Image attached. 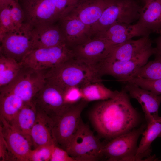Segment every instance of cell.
<instances>
[{
    "mask_svg": "<svg viewBox=\"0 0 161 161\" xmlns=\"http://www.w3.org/2000/svg\"><path fill=\"white\" fill-rule=\"evenodd\" d=\"M123 89L114 97L101 101L90 115L96 131L101 137L111 140L131 131L138 125L140 117Z\"/></svg>",
    "mask_w": 161,
    "mask_h": 161,
    "instance_id": "1",
    "label": "cell"
},
{
    "mask_svg": "<svg viewBox=\"0 0 161 161\" xmlns=\"http://www.w3.org/2000/svg\"><path fill=\"white\" fill-rule=\"evenodd\" d=\"M45 77L47 82L64 91L71 87L81 88L102 80L98 70L75 57L46 70Z\"/></svg>",
    "mask_w": 161,
    "mask_h": 161,
    "instance_id": "2",
    "label": "cell"
},
{
    "mask_svg": "<svg viewBox=\"0 0 161 161\" xmlns=\"http://www.w3.org/2000/svg\"><path fill=\"white\" fill-rule=\"evenodd\" d=\"M103 145L82 120L65 150L76 161H94L102 158Z\"/></svg>",
    "mask_w": 161,
    "mask_h": 161,
    "instance_id": "3",
    "label": "cell"
},
{
    "mask_svg": "<svg viewBox=\"0 0 161 161\" xmlns=\"http://www.w3.org/2000/svg\"><path fill=\"white\" fill-rule=\"evenodd\" d=\"M46 71L36 70L22 64L16 76L9 84L0 88V92L14 94L25 103L31 102L46 82Z\"/></svg>",
    "mask_w": 161,
    "mask_h": 161,
    "instance_id": "4",
    "label": "cell"
},
{
    "mask_svg": "<svg viewBox=\"0 0 161 161\" xmlns=\"http://www.w3.org/2000/svg\"><path fill=\"white\" fill-rule=\"evenodd\" d=\"M146 126L142 125L111 140L103 145L102 158L111 161H136L138 140Z\"/></svg>",
    "mask_w": 161,
    "mask_h": 161,
    "instance_id": "5",
    "label": "cell"
},
{
    "mask_svg": "<svg viewBox=\"0 0 161 161\" xmlns=\"http://www.w3.org/2000/svg\"><path fill=\"white\" fill-rule=\"evenodd\" d=\"M87 103L82 100L68 105L54 122L53 132L57 145L66 150L82 120L81 114Z\"/></svg>",
    "mask_w": 161,
    "mask_h": 161,
    "instance_id": "6",
    "label": "cell"
},
{
    "mask_svg": "<svg viewBox=\"0 0 161 161\" xmlns=\"http://www.w3.org/2000/svg\"><path fill=\"white\" fill-rule=\"evenodd\" d=\"M75 57L71 48L66 44L30 51L21 63L33 69L45 70L54 67Z\"/></svg>",
    "mask_w": 161,
    "mask_h": 161,
    "instance_id": "7",
    "label": "cell"
},
{
    "mask_svg": "<svg viewBox=\"0 0 161 161\" xmlns=\"http://www.w3.org/2000/svg\"><path fill=\"white\" fill-rule=\"evenodd\" d=\"M141 8L132 0H117L104 11L95 26L103 31L116 24H131L138 20Z\"/></svg>",
    "mask_w": 161,
    "mask_h": 161,
    "instance_id": "8",
    "label": "cell"
},
{
    "mask_svg": "<svg viewBox=\"0 0 161 161\" xmlns=\"http://www.w3.org/2000/svg\"><path fill=\"white\" fill-rule=\"evenodd\" d=\"M31 102L37 112L45 114L54 122L68 106L64 102V91L46 81Z\"/></svg>",
    "mask_w": 161,
    "mask_h": 161,
    "instance_id": "9",
    "label": "cell"
},
{
    "mask_svg": "<svg viewBox=\"0 0 161 161\" xmlns=\"http://www.w3.org/2000/svg\"><path fill=\"white\" fill-rule=\"evenodd\" d=\"M0 54L21 63L32 49L27 26L8 32L0 37Z\"/></svg>",
    "mask_w": 161,
    "mask_h": 161,
    "instance_id": "10",
    "label": "cell"
},
{
    "mask_svg": "<svg viewBox=\"0 0 161 161\" xmlns=\"http://www.w3.org/2000/svg\"><path fill=\"white\" fill-rule=\"evenodd\" d=\"M156 52L152 47L136 57L125 61H114L103 63L100 69L102 76H112L120 82H124L131 78L147 62L149 58Z\"/></svg>",
    "mask_w": 161,
    "mask_h": 161,
    "instance_id": "11",
    "label": "cell"
},
{
    "mask_svg": "<svg viewBox=\"0 0 161 161\" xmlns=\"http://www.w3.org/2000/svg\"><path fill=\"white\" fill-rule=\"evenodd\" d=\"M115 45L108 41L92 38L71 49L75 58L97 69L100 73L101 66Z\"/></svg>",
    "mask_w": 161,
    "mask_h": 161,
    "instance_id": "12",
    "label": "cell"
},
{
    "mask_svg": "<svg viewBox=\"0 0 161 161\" xmlns=\"http://www.w3.org/2000/svg\"><path fill=\"white\" fill-rule=\"evenodd\" d=\"M0 128V133L8 147L9 161H29L32 150L31 140L16 130L1 117Z\"/></svg>",
    "mask_w": 161,
    "mask_h": 161,
    "instance_id": "13",
    "label": "cell"
},
{
    "mask_svg": "<svg viewBox=\"0 0 161 161\" xmlns=\"http://www.w3.org/2000/svg\"><path fill=\"white\" fill-rule=\"evenodd\" d=\"M25 16L24 24L56 23L60 15L51 0H19Z\"/></svg>",
    "mask_w": 161,
    "mask_h": 161,
    "instance_id": "14",
    "label": "cell"
},
{
    "mask_svg": "<svg viewBox=\"0 0 161 161\" xmlns=\"http://www.w3.org/2000/svg\"><path fill=\"white\" fill-rule=\"evenodd\" d=\"M57 23L66 44L71 48L86 42L92 37L91 27L70 13L61 15Z\"/></svg>",
    "mask_w": 161,
    "mask_h": 161,
    "instance_id": "15",
    "label": "cell"
},
{
    "mask_svg": "<svg viewBox=\"0 0 161 161\" xmlns=\"http://www.w3.org/2000/svg\"><path fill=\"white\" fill-rule=\"evenodd\" d=\"M25 24L28 27L32 49L49 48L66 44L57 22Z\"/></svg>",
    "mask_w": 161,
    "mask_h": 161,
    "instance_id": "16",
    "label": "cell"
},
{
    "mask_svg": "<svg viewBox=\"0 0 161 161\" xmlns=\"http://www.w3.org/2000/svg\"><path fill=\"white\" fill-rule=\"evenodd\" d=\"M123 89L129 97L135 99L140 105L147 123L159 117V108L161 103V95H157L143 89L137 85L125 82Z\"/></svg>",
    "mask_w": 161,
    "mask_h": 161,
    "instance_id": "17",
    "label": "cell"
},
{
    "mask_svg": "<svg viewBox=\"0 0 161 161\" xmlns=\"http://www.w3.org/2000/svg\"><path fill=\"white\" fill-rule=\"evenodd\" d=\"M151 32L138 23L134 24L117 23L92 38L108 41L114 45L122 43L136 37L149 36Z\"/></svg>",
    "mask_w": 161,
    "mask_h": 161,
    "instance_id": "18",
    "label": "cell"
},
{
    "mask_svg": "<svg viewBox=\"0 0 161 161\" xmlns=\"http://www.w3.org/2000/svg\"><path fill=\"white\" fill-rule=\"evenodd\" d=\"M151 47L152 41L149 36L136 40L131 39L114 46L103 63L128 61Z\"/></svg>",
    "mask_w": 161,
    "mask_h": 161,
    "instance_id": "19",
    "label": "cell"
},
{
    "mask_svg": "<svg viewBox=\"0 0 161 161\" xmlns=\"http://www.w3.org/2000/svg\"><path fill=\"white\" fill-rule=\"evenodd\" d=\"M117 0H82L73 10L68 13L76 16L91 27L98 21L104 11Z\"/></svg>",
    "mask_w": 161,
    "mask_h": 161,
    "instance_id": "20",
    "label": "cell"
},
{
    "mask_svg": "<svg viewBox=\"0 0 161 161\" xmlns=\"http://www.w3.org/2000/svg\"><path fill=\"white\" fill-rule=\"evenodd\" d=\"M54 123L52 120L37 112V118L30 134L32 149L42 146L57 145L53 132Z\"/></svg>",
    "mask_w": 161,
    "mask_h": 161,
    "instance_id": "21",
    "label": "cell"
},
{
    "mask_svg": "<svg viewBox=\"0 0 161 161\" xmlns=\"http://www.w3.org/2000/svg\"><path fill=\"white\" fill-rule=\"evenodd\" d=\"M136 153V161L154 160L155 157L150 156L151 151V145L157 137H161V117L147 123Z\"/></svg>",
    "mask_w": 161,
    "mask_h": 161,
    "instance_id": "22",
    "label": "cell"
},
{
    "mask_svg": "<svg viewBox=\"0 0 161 161\" xmlns=\"http://www.w3.org/2000/svg\"><path fill=\"white\" fill-rule=\"evenodd\" d=\"M137 23L151 32L161 34V0H147Z\"/></svg>",
    "mask_w": 161,
    "mask_h": 161,
    "instance_id": "23",
    "label": "cell"
},
{
    "mask_svg": "<svg viewBox=\"0 0 161 161\" xmlns=\"http://www.w3.org/2000/svg\"><path fill=\"white\" fill-rule=\"evenodd\" d=\"M37 116V111L32 103H25L9 124L16 130L31 140L30 131Z\"/></svg>",
    "mask_w": 161,
    "mask_h": 161,
    "instance_id": "24",
    "label": "cell"
},
{
    "mask_svg": "<svg viewBox=\"0 0 161 161\" xmlns=\"http://www.w3.org/2000/svg\"><path fill=\"white\" fill-rule=\"evenodd\" d=\"M0 117L10 123L25 103L12 93L0 92Z\"/></svg>",
    "mask_w": 161,
    "mask_h": 161,
    "instance_id": "25",
    "label": "cell"
},
{
    "mask_svg": "<svg viewBox=\"0 0 161 161\" xmlns=\"http://www.w3.org/2000/svg\"><path fill=\"white\" fill-rule=\"evenodd\" d=\"M80 88L82 100L87 102L112 98L118 92L107 88L102 83V81L92 82Z\"/></svg>",
    "mask_w": 161,
    "mask_h": 161,
    "instance_id": "26",
    "label": "cell"
},
{
    "mask_svg": "<svg viewBox=\"0 0 161 161\" xmlns=\"http://www.w3.org/2000/svg\"><path fill=\"white\" fill-rule=\"evenodd\" d=\"M22 66V63L0 54V87L10 83Z\"/></svg>",
    "mask_w": 161,
    "mask_h": 161,
    "instance_id": "27",
    "label": "cell"
},
{
    "mask_svg": "<svg viewBox=\"0 0 161 161\" xmlns=\"http://www.w3.org/2000/svg\"><path fill=\"white\" fill-rule=\"evenodd\" d=\"M155 55L154 59L142 67L133 78L151 80L161 78V53L156 52Z\"/></svg>",
    "mask_w": 161,
    "mask_h": 161,
    "instance_id": "28",
    "label": "cell"
},
{
    "mask_svg": "<svg viewBox=\"0 0 161 161\" xmlns=\"http://www.w3.org/2000/svg\"><path fill=\"white\" fill-rule=\"evenodd\" d=\"M11 4L0 7V37L8 32L16 30L11 16Z\"/></svg>",
    "mask_w": 161,
    "mask_h": 161,
    "instance_id": "29",
    "label": "cell"
},
{
    "mask_svg": "<svg viewBox=\"0 0 161 161\" xmlns=\"http://www.w3.org/2000/svg\"><path fill=\"white\" fill-rule=\"evenodd\" d=\"M125 82L134 83L141 88L157 95H161V78L151 80L138 77L131 78Z\"/></svg>",
    "mask_w": 161,
    "mask_h": 161,
    "instance_id": "30",
    "label": "cell"
},
{
    "mask_svg": "<svg viewBox=\"0 0 161 161\" xmlns=\"http://www.w3.org/2000/svg\"><path fill=\"white\" fill-rule=\"evenodd\" d=\"M55 145L41 146L32 149L30 154L29 161H50Z\"/></svg>",
    "mask_w": 161,
    "mask_h": 161,
    "instance_id": "31",
    "label": "cell"
},
{
    "mask_svg": "<svg viewBox=\"0 0 161 161\" xmlns=\"http://www.w3.org/2000/svg\"><path fill=\"white\" fill-rule=\"evenodd\" d=\"M11 13L16 29H20L24 24L25 18L24 11L19 0L13 1L11 3Z\"/></svg>",
    "mask_w": 161,
    "mask_h": 161,
    "instance_id": "32",
    "label": "cell"
},
{
    "mask_svg": "<svg viewBox=\"0 0 161 161\" xmlns=\"http://www.w3.org/2000/svg\"><path fill=\"white\" fill-rule=\"evenodd\" d=\"M64 101L66 105L75 104L82 100L81 88L76 86L70 87L64 91Z\"/></svg>",
    "mask_w": 161,
    "mask_h": 161,
    "instance_id": "33",
    "label": "cell"
},
{
    "mask_svg": "<svg viewBox=\"0 0 161 161\" xmlns=\"http://www.w3.org/2000/svg\"><path fill=\"white\" fill-rule=\"evenodd\" d=\"M82 0H51L60 15L69 13L73 10Z\"/></svg>",
    "mask_w": 161,
    "mask_h": 161,
    "instance_id": "34",
    "label": "cell"
},
{
    "mask_svg": "<svg viewBox=\"0 0 161 161\" xmlns=\"http://www.w3.org/2000/svg\"><path fill=\"white\" fill-rule=\"evenodd\" d=\"M50 161H76L66 151L55 145L53 148Z\"/></svg>",
    "mask_w": 161,
    "mask_h": 161,
    "instance_id": "35",
    "label": "cell"
},
{
    "mask_svg": "<svg viewBox=\"0 0 161 161\" xmlns=\"http://www.w3.org/2000/svg\"><path fill=\"white\" fill-rule=\"evenodd\" d=\"M0 160L9 161V152L7 143L0 133Z\"/></svg>",
    "mask_w": 161,
    "mask_h": 161,
    "instance_id": "36",
    "label": "cell"
},
{
    "mask_svg": "<svg viewBox=\"0 0 161 161\" xmlns=\"http://www.w3.org/2000/svg\"><path fill=\"white\" fill-rule=\"evenodd\" d=\"M156 52L161 53V34L160 36L156 40Z\"/></svg>",
    "mask_w": 161,
    "mask_h": 161,
    "instance_id": "37",
    "label": "cell"
},
{
    "mask_svg": "<svg viewBox=\"0 0 161 161\" xmlns=\"http://www.w3.org/2000/svg\"><path fill=\"white\" fill-rule=\"evenodd\" d=\"M19 0H0V3L3 2H6L9 1H16Z\"/></svg>",
    "mask_w": 161,
    "mask_h": 161,
    "instance_id": "38",
    "label": "cell"
},
{
    "mask_svg": "<svg viewBox=\"0 0 161 161\" xmlns=\"http://www.w3.org/2000/svg\"><path fill=\"white\" fill-rule=\"evenodd\" d=\"M144 0V1L145 2H146L147 1V0Z\"/></svg>",
    "mask_w": 161,
    "mask_h": 161,
    "instance_id": "39",
    "label": "cell"
}]
</instances>
